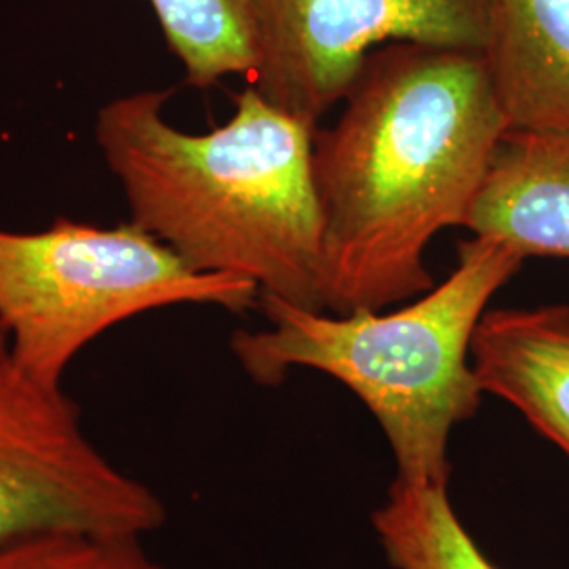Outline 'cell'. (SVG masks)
<instances>
[{
    "label": "cell",
    "instance_id": "obj_1",
    "mask_svg": "<svg viewBox=\"0 0 569 569\" xmlns=\"http://www.w3.org/2000/svg\"><path fill=\"white\" fill-rule=\"evenodd\" d=\"M342 103L312 140L323 308L387 310L435 287L428 247L465 224L509 124L479 49L392 42Z\"/></svg>",
    "mask_w": 569,
    "mask_h": 569
},
{
    "label": "cell",
    "instance_id": "obj_2",
    "mask_svg": "<svg viewBox=\"0 0 569 569\" xmlns=\"http://www.w3.org/2000/svg\"><path fill=\"white\" fill-rule=\"evenodd\" d=\"M171 91H133L98 112L96 140L131 222L199 272L241 277L323 310L321 228L312 188L315 127L251 84L207 133L167 121Z\"/></svg>",
    "mask_w": 569,
    "mask_h": 569
},
{
    "label": "cell",
    "instance_id": "obj_3",
    "mask_svg": "<svg viewBox=\"0 0 569 569\" xmlns=\"http://www.w3.org/2000/svg\"><path fill=\"white\" fill-rule=\"evenodd\" d=\"M523 264L509 244L472 237L443 283L390 312L333 315L260 296L266 327L237 331L230 350L260 387L293 369L338 380L382 428L397 479L449 483V439L486 397L470 363L475 331Z\"/></svg>",
    "mask_w": 569,
    "mask_h": 569
},
{
    "label": "cell",
    "instance_id": "obj_4",
    "mask_svg": "<svg viewBox=\"0 0 569 569\" xmlns=\"http://www.w3.org/2000/svg\"><path fill=\"white\" fill-rule=\"evenodd\" d=\"M176 305L244 312L260 305V287L194 270L131 220L0 228V326L21 366L51 387H63L72 361L112 327Z\"/></svg>",
    "mask_w": 569,
    "mask_h": 569
},
{
    "label": "cell",
    "instance_id": "obj_5",
    "mask_svg": "<svg viewBox=\"0 0 569 569\" xmlns=\"http://www.w3.org/2000/svg\"><path fill=\"white\" fill-rule=\"evenodd\" d=\"M163 500L103 456L63 387L21 366L0 326V549L60 531L138 536Z\"/></svg>",
    "mask_w": 569,
    "mask_h": 569
},
{
    "label": "cell",
    "instance_id": "obj_6",
    "mask_svg": "<svg viewBox=\"0 0 569 569\" xmlns=\"http://www.w3.org/2000/svg\"><path fill=\"white\" fill-rule=\"evenodd\" d=\"M489 0H249V84L319 127L369 53L392 42L483 51Z\"/></svg>",
    "mask_w": 569,
    "mask_h": 569
},
{
    "label": "cell",
    "instance_id": "obj_7",
    "mask_svg": "<svg viewBox=\"0 0 569 569\" xmlns=\"http://www.w3.org/2000/svg\"><path fill=\"white\" fill-rule=\"evenodd\" d=\"M470 363L486 395L515 407L569 458V305L489 308Z\"/></svg>",
    "mask_w": 569,
    "mask_h": 569
},
{
    "label": "cell",
    "instance_id": "obj_8",
    "mask_svg": "<svg viewBox=\"0 0 569 569\" xmlns=\"http://www.w3.org/2000/svg\"><path fill=\"white\" fill-rule=\"evenodd\" d=\"M462 228L526 260H569V133L507 131Z\"/></svg>",
    "mask_w": 569,
    "mask_h": 569
},
{
    "label": "cell",
    "instance_id": "obj_9",
    "mask_svg": "<svg viewBox=\"0 0 569 569\" xmlns=\"http://www.w3.org/2000/svg\"><path fill=\"white\" fill-rule=\"evenodd\" d=\"M483 58L509 131L569 133V0H489Z\"/></svg>",
    "mask_w": 569,
    "mask_h": 569
},
{
    "label": "cell",
    "instance_id": "obj_10",
    "mask_svg": "<svg viewBox=\"0 0 569 569\" xmlns=\"http://www.w3.org/2000/svg\"><path fill=\"white\" fill-rule=\"evenodd\" d=\"M371 526L395 569H502L468 533L449 500L448 483L395 477Z\"/></svg>",
    "mask_w": 569,
    "mask_h": 569
},
{
    "label": "cell",
    "instance_id": "obj_11",
    "mask_svg": "<svg viewBox=\"0 0 569 569\" xmlns=\"http://www.w3.org/2000/svg\"><path fill=\"white\" fill-rule=\"evenodd\" d=\"M183 79L207 89L253 70L249 0H148Z\"/></svg>",
    "mask_w": 569,
    "mask_h": 569
},
{
    "label": "cell",
    "instance_id": "obj_12",
    "mask_svg": "<svg viewBox=\"0 0 569 569\" xmlns=\"http://www.w3.org/2000/svg\"><path fill=\"white\" fill-rule=\"evenodd\" d=\"M0 569H167L138 536L60 531L0 549Z\"/></svg>",
    "mask_w": 569,
    "mask_h": 569
}]
</instances>
